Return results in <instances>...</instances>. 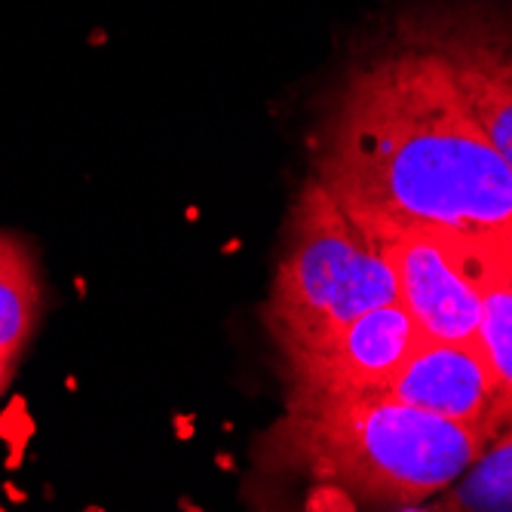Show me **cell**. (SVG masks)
I'll list each match as a JSON object with an SVG mask.
<instances>
[{
    "label": "cell",
    "instance_id": "cell-11",
    "mask_svg": "<svg viewBox=\"0 0 512 512\" xmlns=\"http://www.w3.org/2000/svg\"><path fill=\"white\" fill-rule=\"evenodd\" d=\"M13 368H16V359L0 353V396H4V390H7V384L13 378Z\"/></svg>",
    "mask_w": 512,
    "mask_h": 512
},
{
    "label": "cell",
    "instance_id": "cell-2",
    "mask_svg": "<svg viewBox=\"0 0 512 512\" xmlns=\"http://www.w3.org/2000/svg\"><path fill=\"white\" fill-rule=\"evenodd\" d=\"M488 442L390 393H319L289 396L258 457L350 503L408 509L451 488Z\"/></svg>",
    "mask_w": 512,
    "mask_h": 512
},
{
    "label": "cell",
    "instance_id": "cell-5",
    "mask_svg": "<svg viewBox=\"0 0 512 512\" xmlns=\"http://www.w3.org/2000/svg\"><path fill=\"white\" fill-rule=\"evenodd\" d=\"M424 341L402 301L353 316L332 332L276 347L289 396L384 393L411 350Z\"/></svg>",
    "mask_w": 512,
    "mask_h": 512
},
{
    "label": "cell",
    "instance_id": "cell-3",
    "mask_svg": "<svg viewBox=\"0 0 512 512\" xmlns=\"http://www.w3.org/2000/svg\"><path fill=\"white\" fill-rule=\"evenodd\" d=\"M390 301H399V289L378 243L310 178L292 206L270 279L264 307L270 341L276 347L307 341Z\"/></svg>",
    "mask_w": 512,
    "mask_h": 512
},
{
    "label": "cell",
    "instance_id": "cell-8",
    "mask_svg": "<svg viewBox=\"0 0 512 512\" xmlns=\"http://www.w3.org/2000/svg\"><path fill=\"white\" fill-rule=\"evenodd\" d=\"M467 258L482 298L479 344L491 362L500 427H512V237H467ZM500 430V433H503Z\"/></svg>",
    "mask_w": 512,
    "mask_h": 512
},
{
    "label": "cell",
    "instance_id": "cell-4",
    "mask_svg": "<svg viewBox=\"0 0 512 512\" xmlns=\"http://www.w3.org/2000/svg\"><path fill=\"white\" fill-rule=\"evenodd\" d=\"M399 25L445 62L470 117L512 169V13L491 0H439Z\"/></svg>",
    "mask_w": 512,
    "mask_h": 512
},
{
    "label": "cell",
    "instance_id": "cell-6",
    "mask_svg": "<svg viewBox=\"0 0 512 512\" xmlns=\"http://www.w3.org/2000/svg\"><path fill=\"white\" fill-rule=\"evenodd\" d=\"M375 243L396 276L399 301L427 341H479L482 298L467 258V237L408 230Z\"/></svg>",
    "mask_w": 512,
    "mask_h": 512
},
{
    "label": "cell",
    "instance_id": "cell-9",
    "mask_svg": "<svg viewBox=\"0 0 512 512\" xmlns=\"http://www.w3.org/2000/svg\"><path fill=\"white\" fill-rule=\"evenodd\" d=\"M43 310L40 276L25 243L0 230V353L19 359Z\"/></svg>",
    "mask_w": 512,
    "mask_h": 512
},
{
    "label": "cell",
    "instance_id": "cell-1",
    "mask_svg": "<svg viewBox=\"0 0 512 512\" xmlns=\"http://www.w3.org/2000/svg\"><path fill=\"white\" fill-rule=\"evenodd\" d=\"M313 178L371 240L408 230L512 237V169L445 62L396 22L341 74L313 132Z\"/></svg>",
    "mask_w": 512,
    "mask_h": 512
},
{
    "label": "cell",
    "instance_id": "cell-10",
    "mask_svg": "<svg viewBox=\"0 0 512 512\" xmlns=\"http://www.w3.org/2000/svg\"><path fill=\"white\" fill-rule=\"evenodd\" d=\"M442 509H512V427L497 433L463 476L439 494Z\"/></svg>",
    "mask_w": 512,
    "mask_h": 512
},
{
    "label": "cell",
    "instance_id": "cell-7",
    "mask_svg": "<svg viewBox=\"0 0 512 512\" xmlns=\"http://www.w3.org/2000/svg\"><path fill=\"white\" fill-rule=\"evenodd\" d=\"M393 399L479 430L494 439L500 427L497 381L479 341H421L387 390Z\"/></svg>",
    "mask_w": 512,
    "mask_h": 512
}]
</instances>
